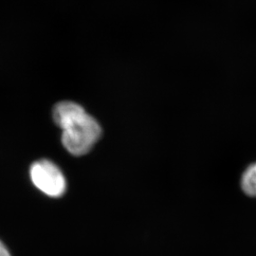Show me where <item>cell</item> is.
Returning <instances> with one entry per match:
<instances>
[{
	"instance_id": "cell-1",
	"label": "cell",
	"mask_w": 256,
	"mask_h": 256,
	"mask_svg": "<svg viewBox=\"0 0 256 256\" xmlns=\"http://www.w3.org/2000/svg\"><path fill=\"white\" fill-rule=\"evenodd\" d=\"M52 116L55 124L63 131L62 144L72 155H86L101 137L98 122L76 102H58Z\"/></svg>"
},
{
	"instance_id": "cell-2",
	"label": "cell",
	"mask_w": 256,
	"mask_h": 256,
	"mask_svg": "<svg viewBox=\"0 0 256 256\" xmlns=\"http://www.w3.org/2000/svg\"><path fill=\"white\" fill-rule=\"evenodd\" d=\"M32 182L37 189L50 198H60L66 189V182L60 168L48 160L34 162L30 169Z\"/></svg>"
},
{
	"instance_id": "cell-3",
	"label": "cell",
	"mask_w": 256,
	"mask_h": 256,
	"mask_svg": "<svg viewBox=\"0 0 256 256\" xmlns=\"http://www.w3.org/2000/svg\"><path fill=\"white\" fill-rule=\"evenodd\" d=\"M241 186L245 194L256 198V164L248 166L242 176Z\"/></svg>"
},
{
	"instance_id": "cell-4",
	"label": "cell",
	"mask_w": 256,
	"mask_h": 256,
	"mask_svg": "<svg viewBox=\"0 0 256 256\" xmlns=\"http://www.w3.org/2000/svg\"><path fill=\"white\" fill-rule=\"evenodd\" d=\"M0 256H12L8 248L0 241Z\"/></svg>"
}]
</instances>
